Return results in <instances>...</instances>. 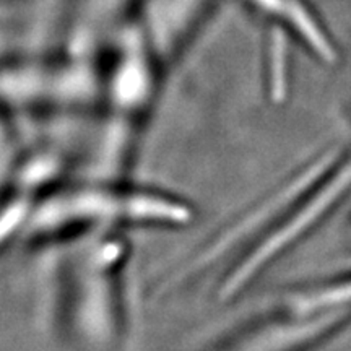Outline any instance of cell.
I'll use <instances>...</instances> for the list:
<instances>
[{
  "label": "cell",
  "mask_w": 351,
  "mask_h": 351,
  "mask_svg": "<svg viewBox=\"0 0 351 351\" xmlns=\"http://www.w3.org/2000/svg\"><path fill=\"white\" fill-rule=\"evenodd\" d=\"M194 210L182 197L116 179L57 182L39 197L21 239L28 243L121 231L124 228H182Z\"/></svg>",
  "instance_id": "6da1fadb"
},
{
  "label": "cell",
  "mask_w": 351,
  "mask_h": 351,
  "mask_svg": "<svg viewBox=\"0 0 351 351\" xmlns=\"http://www.w3.org/2000/svg\"><path fill=\"white\" fill-rule=\"evenodd\" d=\"M95 234L73 254L69 265L65 309L75 340L101 350L112 346L119 335V275L127 245L116 231Z\"/></svg>",
  "instance_id": "7a4b0ae2"
},
{
  "label": "cell",
  "mask_w": 351,
  "mask_h": 351,
  "mask_svg": "<svg viewBox=\"0 0 351 351\" xmlns=\"http://www.w3.org/2000/svg\"><path fill=\"white\" fill-rule=\"evenodd\" d=\"M212 7L213 0H140L130 21L165 70L181 57Z\"/></svg>",
  "instance_id": "3957f363"
}]
</instances>
